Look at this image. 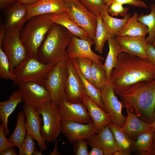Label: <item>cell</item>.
Wrapping results in <instances>:
<instances>
[{
	"label": "cell",
	"mask_w": 155,
	"mask_h": 155,
	"mask_svg": "<svg viewBox=\"0 0 155 155\" xmlns=\"http://www.w3.org/2000/svg\"><path fill=\"white\" fill-rule=\"evenodd\" d=\"M117 67L112 72L110 81L115 95L141 81L155 79V65L146 59L122 52L118 57Z\"/></svg>",
	"instance_id": "obj_1"
},
{
	"label": "cell",
	"mask_w": 155,
	"mask_h": 155,
	"mask_svg": "<svg viewBox=\"0 0 155 155\" xmlns=\"http://www.w3.org/2000/svg\"><path fill=\"white\" fill-rule=\"evenodd\" d=\"M123 104L143 121L152 123L155 110V79L141 81L127 88L118 94Z\"/></svg>",
	"instance_id": "obj_2"
},
{
	"label": "cell",
	"mask_w": 155,
	"mask_h": 155,
	"mask_svg": "<svg viewBox=\"0 0 155 155\" xmlns=\"http://www.w3.org/2000/svg\"><path fill=\"white\" fill-rule=\"evenodd\" d=\"M73 35L63 26L54 23L37 52L36 57L44 63L56 64L68 59L67 50Z\"/></svg>",
	"instance_id": "obj_3"
},
{
	"label": "cell",
	"mask_w": 155,
	"mask_h": 155,
	"mask_svg": "<svg viewBox=\"0 0 155 155\" xmlns=\"http://www.w3.org/2000/svg\"><path fill=\"white\" fill-rule=\"evenodd\" d=\"M51 14L39 15L31 18L21 30V40L30 56L36 57L39 48L54 24L51 20Z\"/></svg>",
	"instance_id": "obj_4"
},
{
	"label": "cell",
	"mask_w": 155,
	"mask_h": 155,
	"mask_svg": "<svg viewBox=\"0 0 155 155\" xmlns=\"http://www.w3.org/2000/svg\"><path fill=\"white\" fill-rule=\"evenodd\" d=\"M55 65L44 63L36 57L30 56L14 69L15 77L13 84L17 86L32 82L44 86L47 76Z\"/></svg>",
	"instance_id": "obj_5"
},
{
	"label": "cell",
	"mask_w": 155,
	"mask_h": 155,
	"mask_svg": "<svg viewBox=\"0 0 155 155\" xmlns=\"http://www.w3.org/2000/svg\"><path fill=\"white\" fill-rule=\"evenodd\" d=\"M22 28L18 27L6 30L0 41V46L9 59L10 71L12 73L15 68L30 56L21 39Z\"/></svg>",
	"instance_id": "obj_6"
},
{
	"label": "cell",
	"mask_w": 155,
	"mask_h": 155,
	"mask_svg": "<svg viewBox=\"0 0 155 155\" xmlns=\"http://www.w3.org/2000/svg\"><path fill=\"white\" fill-rule=\"evenodd\" d=\"M36 110L42 117L43 123L41 129L42 136L47 143L53 142L58 137L62 130L58 105L52 101Z\"/></svg>",
	"instance_id": "obj_7"
},
{
	"label": "cell",
	"mask_w": 155,
	"mask_h": 155,
	"mask_svg": "<svg viewBox=\"0 0 155 155\" xmlns=\"http://www.w3.org/2000/svg\"><path fill=\"white\" fill-rule=\"evenodd\" d=\"M68 75L66 61L55 64L49 73L44 86L48 91L52 101L57 105L66 99L65 86Z\"/></svg>",
	"instance_id": "obj_8"
},
{
	"label": "cell",
	"mask_w": 155,
	"mask_h": 155,
	"mask_svg": "<svg viewBox=\"0 0 155 155\" xmlns=\"http://www.w3.org/2000/svg\"><path fill=\"white\" fill-rule=\"evenodd\" d=\"M69 17L85 30L94 39L97 24V16L84 7L79 0H65Z\"/></svg>",
	"instance_id": "obj_9"
},
{
	"label": "cell",
	"mask_w": 155,
	"mask_h": 155,
	"mask_svg": "<svg viewBox=\"0 0 155 155\" xmlns=\"http://www.w3.org/2000/svg\"><path fill=\"white\" fill-rule=\"evenodd\" d=\"M22 100L35 109L52 102L50 94L45 87L38 83L28 82L18 85Z\"/></svg>",
	"instance_id": "obj_10"
},
{
	"label": "cell",
	"mask_w": 155,
	"mask_h": 155,
	"mask_svg": "<svg viewBox=\"0 0 155 155\" xmlns=\"http://www.w3.org/2000/svg\"><path fill=\"white\" fill-rule=\"evenodd\" d=\"M113 85L111 82L108 81L106 85L101 90V98L104 110L109 114L112 123L122 127L126 117L122 113L124 106L115 95Z\"/></svg>",
	"instance_id": "obj_11"
},
{
	"label": "cell",
	"mask_w": 155,
	"mask_h": 155,
	"mask_svg": "<svg viewBox=\"0 0 155 155\" xmlns=\"http://www.w3.org/2000/svg\"><path fill=\"white\" fill-rule=\"evenodd\" d=\"M94 44L93 39L91 38L84 39L73 35L67 50L68 58H86L93 62L103 64L104 58L94 53L91 49Z\"/></svg>",
	"instance_id": "obj_12"
},
{
	"label": "cell",
	"mask_w": 155,
	"mask_h": 155,
	"mask_svg": "<svg viewBox=\"0 0 155 155\" xmlns=\"http://www.w3.org/2000/svg\"><path fill=\"white\" fill-rule=\"evenodd\" d=\"M68 75L65 86L66 100L72 103L82 102L86 95L81 79L71 59L66 61Z\"/></svg>",
	"instance_id": "obj_13"
},
{
	"label": "cell",
	"mask_w": 155,
	"mask_h": 155,
	"mask_svg": "<svg viewBox=\"0 0 155 155\" xmlns=\"http://www.w3.org/2000/svg\"><path fill=\"white\" fill-rule=\"evenodd\" d=\"M58 107L61 121L87 123L91 120L82 102L72 103L65 99L58 104Z\"/></svg>",
	"instance_id": "obj_14"
},
{
	"label": "cell",
	"mask_w": 155,
	"mask_h": 155,
	"mask_svg": "<svg viewBox=\"0 0 155 155\" xmlns=\"http://www.w3.org/2000/svg\"><path fill=\"white\" fill-rule=\"evenodd\" d=\"M61 125V132L71 144L78 140H87L98 133L94 127L92 119L87 123L63 121Z\"/></svg>",
	"instance_id": "obj_15"
},
{
	"label": "cell",
	"mask_w": 155,
	"mask_h": 155,
	"mask_svg": "<svg viewBox=\"0 0 155 155\" xmlns=\"http://www.w3.org/2000/svg\"><path fill=\"white\" fill-rule=\"evenodd\" d=\"M23 109L26 118L25 125L27 133L32 135L36 141L40 150H46L47 146L41 133L42 125L40 115L36 109L25 103L23 104Z\"/></svg>",
	"instance_id": "obj_16"
},
{
	"label": "cell",
	"mask_w": 155,
	"mask_h": 155,
	"mask_svg": "<svg viewBox=\"0 0 155 155\" xmlns=\"http://www.w3.org/2000/svg\"><path fill=\"white\" fill-rule=\"evenodd\" d=\"M115 39L120 46L122 52L147 59V44L145 36H116Z\"/></svg>",
	"instance_id": "obj_17"
},
{
	"label": "cell",
	"mask_w": 155,
	"mask_h": 155,
	"mask_svg": "<svg viewBox=\"0 0 155 155\" xmlns=\"http://www.w3.org/2000/svg\"><path fill=\"white\" fill-rule=\"evenodd\" d=\"M26 5L28 20L39 15L67 12L65 0H38L34 3Z\"/></svg>",
	"instance_id": "obj_18"
},
{
	"label": "cell",
	"mask_w": 155,
	"mask_h": 155,
	"mask_svg": "<svg viewBox=\"0 0 155 155\" xmlns=\"http://www.w3.org/2000/svg\"><path fill=\"white\" fill-rule=\"evenodd\" d=\"M88 145L102 148L104 155H111L115 151L121 150L118 146L108 125L87 140Z\"/></svg>",
	"instance_id": "obj_19"
},
{
	"label": "cell",
	"mask_w": 155,
	"mask_h": 155,
	"mask_svg": "<svg viewBox=\"0 0 155 155\" xmlns=\"http://www.w3.org/2000/svg\"><path fill=\"white\" fill-rule=\"evenodd\" d=\"M82 102L86 108L92 120L94 127L98 133L112 123L110 115L86 94Z\"/></svg>",
	"instance_id": "obj_20"
},
{
	"label": "cell",
	"mask_w": 155,
	"mask_h": 155,
	"mask_svg": "<svg viewBox=\"0 0 155 155\" xmlns=\"http://www.w3.org/2000/svg\"><path fill=\"white\" fill-rule=\"evenodd\" d=\"M6 15L4 26L6 30L22 28L28 20V12L25 5L16 2L5 8Z\"/></svg>",
	"instance_id": "obj_21"
},
{
	"label": "cell",
	"mask_w": 155,
	"mask_h": 155,
	"mask_svg": "<svg viewBox=\"0 0 155 155\" xmlns=\"http://www.w3.org/2000/svg\"><path fill=\"white\" fill-rule=\"evenodd\" d=\"M126 109L127 116L121 128L133 141L142 132L152 129V124L143 121L129 109Z\"/></svg>",
	"instance_id": "obj_22"
},
{
	"label": "cell",
	"mask_w": 155,
	"mask_h": 155,
	"mask_svg": "<svg viewBox=\"0 0 155 155\" xmlns=\"http://www.w3.org/2000/svg\"><path fill=\"white\" fill-rule=\"evenodd\" d=\"M51 19L54 23L63 26L75 36L86 40L91 38L88 33L73 20L67 12L51 13Z\"/></svg>",
	"instance_id": "obj_23"
},
{
	"label": "cell",
	"mask_w": 155,
	"mask_h": 155,
	"mask_svg": "<svg viewBox=\"0 0 155 155\" xmlns=\"http://www.w3.org/2000/svg\"><path fill=\"white\" fill-rule=\"evenodd\" d=\"M155 132L152 128L141 133L133 141L130 152L141 155L153 154L152 145Z\"/></svg>",
	"instance_id": "obj_24"
},
{
	"label": "cell",
	"mask_w": 155,
	"mask_h": 155,
	"mask_svg": "<svg viewBox=\"0 0 155 155\" xmlns=\"http://www.w3.org/2000/svg\"><path fill=\"white\" fill-rule=\"evenodd\" d=\"M22 101L19 90H16L12 92L9 99L0 102V118L4 126L7 136L10 132L8 127V117L18 105Z\"/></svg>",
	"instance_id": "obj_25"
},
{
	"label": "cell",
	"mask_w": 155,
	"mask_h": 155,
	"mask_svg": "<svg viewBox=\"0 0 155 155\" xmlns=\"http://www.w3.org/2000/svg\"><path fill=\"white\" fill-rule=\"evenodd\" d=\"M138 14L135 11L128 20L117 36H145L148 34L146 26L138 20Z\"/></svg>",
	"instance_id": "obj_26"
},
{
	"label": "cell",
	"mask_w": 155,
	"mask_h": 155,
	"mask_svg": "<svg viewBox=\"0 0 155 155\" xmlns=\"http://www.w3.org/2000/svg\"><path fill=\"white\" fill-rule=\"evenodd\" d=\"M109 51L103 66L108 81L111 79L113 70L117 67L119 54L122 52L121 47L115 38L110 36L107 40Z\"/></svg>",
	"instance_id": "obj_27"
},
{
	"label": "cell",
	"mask_w": 155,
	"mask_h": 155,
	"mask_svg": "<svg viewBox=\"0 0 155 155\" xmlns=\"http://www.w3.org/2000/svg\"><path fill=\"white\" fill-rule=\"evenodd\" d=\"M81 79L86 94L104 109L101 98V90L88 81L82 75L73 59H71Z\"/></svg>",
	"instance_id": "obj_28"
},
{
	"label": "cell",
	"mask_w": 155,
	"mask_h": 155,
	"mask_svg": "<svg viewBox=\"0 0 155 155\" xmlns=\"http://www.w3.org/2000/svg\"><path fill=\"white\" fill-rule=\"evenodd\" d=\"M26 116L23 111H20L17 116V121L15 129L8 138L19 150L27 134L25 127Z\"/></svg>",
	"instance_id": "obj_29"
},
{
	"label": "cell",
	"mask_w": 155,
	"mask_h": 155,
	"mask_svg": "<svg viewBox=\"0 0 155 155\" xmlns=\"http://www.w3.org/2000/svg\"><path fill=\"white\" fill-rule=\"evenodd\" d=\"M97 16V26L93 40L95 50L102 54L106 41L111 36L104 24L102 16L98 15Z\"/></svg>",
	"instance_id": "obj_30"
},
{
	"label": "cell",
	"mask_w": 155,
	"mask_h": 155,
	"mask_svg": "<svg viewBox=\"0 0 155 155\" xmlns=\"http://www.w3.org/2000/svg\"><path fill=\"white\" fill-rule=\"evenodd\" d=\"M102 16L104 24L111 36L115 38L131 17V15L130 13H128L123 18L119 19L112 16L108 12H106Z\"/></svg>",
	"instance_id": "obj_31"
},
{
	"label": "cell",
	"mask_w": 155,
	"mask_h": 155,
	"mask_svg": "<svg viewBox=\"0 0 155 155\" xmlns=\"http://www.w3.org/2000/svg\"><path fill=\"white\" fill-rule=\"evenodd\" d=\"M150 13H142L138 15V20L147 26L148 35L146 38L148 44H152L155 40V4L150 5Z\"/></svg>",
	"instance_id": "obj_32"
},
{
	"label": "cell",
	"mask_w": 155,
	"mask_h": 155,
	"mask_svg": "<svg viewBox=\"0 0 155 155\" xmlns=\"http://www.w3.org/2000/svg\"><path fill=\"white\" fill-rule=\"evenodd\" d=\"M108 125L121 150L130 152V149L133 141L124 132L121 127L112 123Z\"/></svg>",
	"instance_id": "obj_33"
},
{
	"label": "cell",
	"mask_w": 155,
	"mask_h": 155,
	"mask_svg": "<svg viewBox=\"0 0 155 155\" xmlns=\"http://www.w3.org/2000/svg\"><path fill=\"white\" fill-rule=\"evenodd\" d=\"M91 77L92 84L101 90L104 88L108 81L103 64L92 62L91 69Z\"/></svg>",
	"instance_id": "obj_34"
},
{
	"label": "cell",
	"mask_w": 155,
	"mask_h": 155,
	"mask_svg": "<svg viewBox=\"0 0 155 155\" xmlns=\"http://www.w3.org/2000/svg\"><path fill=\"white\" fill-rule=\"evenodd\" d=\"M90 12L97 16H102L107 11L109 6L103 0H79Z\"/></svg>",
	"instance_id": "obj_35"
},
{
	"label": "cell",
	"mask_w": 155,
	"mask_h": 155,
	"mask_svg": "<svg viewBox=\"0 0 155 155\" xmlns=\"http://www.w3.org/2000/svg\"><path fill=\"white\" fill-rule=\"evenodd\" d=\"M0 77L2 79L10 80L13 81L15 77L14 73L10 71L9 59L1 46H0Z\"/></svg>",
	"instance_id": "obj_36"
},
{
	"label": "cell",
	"mask_w": 155,
	"mask_h": 155,
	"mask_svg": "<svg viewBox=\"0 0 155 155\" xmlns=\"http://www.w3.org/2000/svg\"><path fill=\"white\" fill-rule=\"evenodd\" d=\"M73 59L74 60L78 69L82 75L92 84L91 77V69L93 61L86 58Z\"/></svg>",
	"instance_id": "obj_37"
},
{
	"label": "cell",
	"mask_w": 155,
	"mask_h": 155,
	"mask_svg": "<svg viewBox=\"0 0 155 155\" xmlns=\"http://www.w3.org/2000/svg\"><path fill=\"white\" fill-rule=\"evenodd\" d=\"M34 140L32 135L27 133L21 146L19 149L18 155H32L36 148Z\"/></svg>",
	"instance_id": "obj_38"
},
{
	"label": "cell",
	"mask_w": 155,
	"mask_h": 155,
	"mask_svg": "<svg viewBox=\"0 0 155 155\" xmlns=\"http://www.w3.org/2000/svg\"><path fill=\"white\" fill-rule=\"evenodd\" d=\"M129 7H124L123 5L115 2H113L109 5L107 11L111 16H121L125 17L128 13Z\"/></svg>",
	"instance_id": "obj_39"
},
{
	"label": "cell",
	"mask_w": 155,
	"mask_h": 155,
	"mask_svg": "<svg viewBox=\"0 0 155 155\" xmlns=\"http://www.w3.org/2000/svg\"><path fill=\"white\" fill-rule=\"evenodd\" d=\"M87 140H82L74 143L73 151L75 155H88Z\"/></svg>",
	"instance_id": "obj_40"
},
{
	"label": "cell",
	"mask_w": 155,
	"mask_h": 155,
	"mask_svg": "<svg viewBox=\"0 0 155 155\" xmlns=\"http://www.w3.org/2000/svg\"><path fill=\"white\" fill-rule=\"evenodd\" d=\"M6 136L4 126L2 123L0 126V152L9 147L16 146Z\"/></svg>",
	"instance_id": "obj_41"
},
{
	"label": "cell",
	"mask_w": 155,
	"mask_h": 155,
	"mask_svg": "<svg viewBox=\"0 0 155 155\" xmlns=\"http://www.w3.org/2000/svg\"><path fill=\"white\" fill-rule=\"evenodd\" d=\"M113 1L135 7L147 8L148 6L142 0H114Z\"/></svg>",
	"instance_id": "obj_42"
},
{
	"label": "cell",
	"mask_w": 155,
	"mask_h": 155,
	"mask_svg": "<svg viewBox=\"0 0 155 155\" xmlns=\"http://www.w3.org/2000/svg\"><path fill=\"white\" fill-rule=\"evenodd\" d=\"M146 54L147 59L150 62L155 65V48L152 44L147 45Z\"/></svg>",
	"instance_id": "obj_43"
},
{
	"label": "cell",
	"mask_w": 155,
	"mask_h": 155,
	"mask_svg": "<svg viewBox=\"0 0 155 155\" xmlns=\"http://www.w3.org/2000/svg\"><path fill=\"white\" fill-rule=\"evenodd\" d=\"M91 150L89 152L88 155H104L103 150L97 146H92Z\"/></svg>",
	"instance_id": "obj_44"
},
{
	"label": "cell",
	"mask_w": 155,
	"mask_h": 155,
	"mask_svg": "<svg viewBox=\"0 0 155 155\" xmlns=\"http://www.w3.org/2000/svg\"><path fill=\"white\" fill-rule=\"evenodd\" d=\"M17 2V0H0V9L4 10L8 6Z\"/></svg>",
	"instance_id": "obj_45"
},
{
	"label": "cell",
	"mask_w": 155,
	"mask_h": 155,
	"mask_svg": "<svg viewBox=\"0 0 155 155\" xmlns=\"http://www.w3.org/2000/svg\"><path fill=\"white\" fill-rule=\"evenodd\" d=\"M16 146L8 148L0 152V155H18L15 151Z\"/></svg>",
	"instance_id": "obj_46"
},
{
	"label": "cell",
	"mask_w": 155,
	"mask_h": 155,
	"mask_svg": "<svg viewBox=\"0 0 155 155\" xmlns=\"http://www.w3.org/2000/svg\"><path fill=\"white\" fill-rule=\"evenodd\" d=\"M61 138L60 137L59 139H56L55 140V144L54 148L53 151L49 154V155H61V154L58 151L57 147L58 142L59 141L60 139Z\"/></svg>",
	"instance_id": "obj_47"
},
{
	"label": "cell",
	"mask_w": 155,
	"mask_h": 155,
	"mask_svg": "<svg viewBox=\"0 0 155 155\" xmlns=\"http://www.w3.org/2000/svg\"><path fill=\"white\" fill-rule=\"evenodd\" d=\"M17 2L25 5H29L34 3L38 0H17Z\"/></svg>",
	"instance_id": "obj_48"
},
{
	"label": "cell",
	"mask_w": 155,
	"mask_h": 155,
	"mask_svg": "<svg viewBox=\"0 0 155 155\" xmlns=\"http://www.w3.org/2000/svg\"><path fill=\"white\" fill-rule=\"evenodd\" d=\"M131 152L129 151L122 150H117L115 152L113 155H129Z\"/></svg>",
	"instance_id": "obj_49"
},
{
	"label": "cell",
	"mask_w": 155,
	"mask_h": 155,
	"mask_svg": "<svg viewBox=\"0 0 155 155\" xmlns=\"http://www.w3.org/2000/svg\"><path fill=\"white\" fill-rule=\"evenodd\" d=\"M42 150H40L38 151L36 148H35L32 155H42Z\"/></svg>",
	"instance_id": "obj_50"
},
{
	"label": "cell",
	"mask_w": 155,
	"mask_h": 155,
	"mask_svg": "<svg viewBox=\"0 0 155 155\" xmlns=\"http://www.w3.org/2000/svg\"><path fill=\"white\" fill-rule=\"evenodd\" d=\"M153 154L155 155V134H154L153 142Z\"/></svg>",
	"instance_id": "obj_51"
},
{
	"label": "cell",
	"mask_w": 155,
	"mask_h": 155,
	"mask_svg": "<svg viewBox=\"0 0 155 155\" xmlns=\"http://www.w3.org/2000/svg\"><path fill=\"white\" fill-rule=\"evenodd\" d=\"M104 2L108 5L109 6L110 5L114 0H103Z\"/></svg>",
	"instance_id": "obj_52"
},
{
	"label": "cell",
	"mask_w": 155,
	"mask_h": 155,
	"mask_svg": "<svg viewBox=\"0 0 155 155\" xmlns=\"http://www.w3.org/2000/svg\"><path fill=\"white\" fill-rule=\"evenodd\" d=\"M154 121L152 123V128L155 131V110L154 112Z\"/></svg>",
	"instance_id": "obj_53"
},
{
	"label": "cell",
	"mask_w": 155,
	"mask_h": 155,
	"mask_svg": "<svg viewBox=\"0 0 155 155\" xmlns=\"http://www.w3.org/2000/svg\"><path fill=\"white\" fill-rule=\"evenodd\" d=\"M152 45L154 47H155V40L152 44Z\"/></svg>",
	"instance_id": "obj_54"
},
{
	"label": "cell",
	"mask_w": 155,
	"mask_h": 155,
	"mask_svg": "<svg viewBox=\"0 0 155 155\" xmlns=\"http://www.w3.org/2000/svg\"></svg>",
	"instance_id": "obj_55"
}]
</instances>
